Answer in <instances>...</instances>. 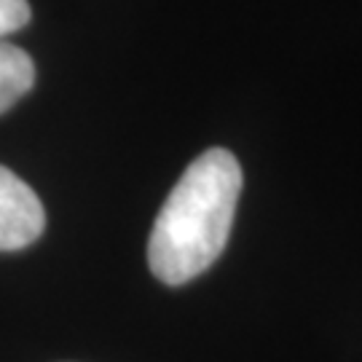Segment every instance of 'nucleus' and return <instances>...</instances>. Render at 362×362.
Wrapping results in <instances>:
<instances>
[{
  "label": "nucleus",
  "instance_id": "1",
  "mask_svg": "<svg viewBox=\"0 0 362 362\" xmlns=\"http://www.w3.org/2000/svg\"><path fill=\"white\" fill-rule=\"evenodd\" d=\"M239 194L242 167L231 151L212 148L191 161L156 215L148 239V266L158 282L180 287L220 258Z\"/></svg>",
  "mask_w": 362,
  "mask_h": 362
},
{
  "label": "nucleus",
  "instance_id": "2",
  "mask_svg": "<svg viewBox=\"0 0 362 362\" xmlns=\"http://www.w3.org/2000/svg\"><path fill=\"white\" fill-rule=\"evenodd\" d=\"M43 228L46 212L38 194L11 169L0 167V250L11 252L33 245Z\"/></svg>",
  "mask_w": 362,
  "mask_h": 362
},
{
  "label": "nucleus",
  "instance_id": "3",
  "mask_svg": "<svg viewBox=\"0 0 362 362\" xmlns=\"http://www.w3.org/2000/svg\"><path fill=\"white\" fill-rule=\"evenodd\" d=\"M35 83L33 57L11 43L0 40V113L19 103Z\"/></svg>",
  "mask_w": 362,
  "mask_h": 362
},
{
  "label": "nucleus",
  "instance_id": "4",
  "mask_svg": "<svg viewBox=\"0 0 362 362\" xmlns=\"http://www.w3.org/2000/svg\"><path fill=\"white\" fill-rule=\"evenodd\" d=\"M27 22H30L27 0H0V38L22 30Z\"/></svg>",
  "mask_w": 362,
  "mask_h": 362
}]
</instances>
